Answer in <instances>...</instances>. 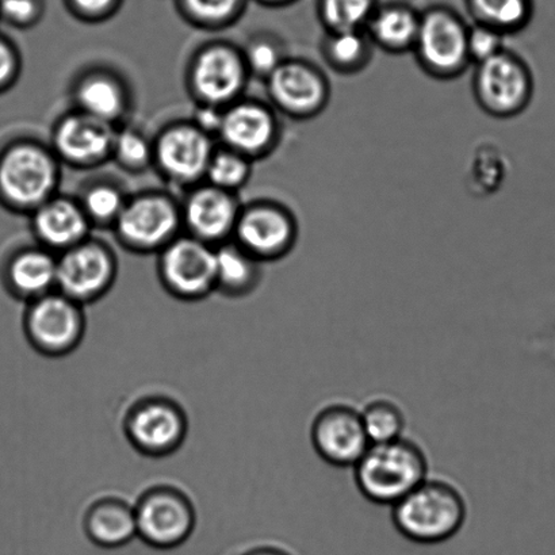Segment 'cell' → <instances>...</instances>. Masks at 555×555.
<instances>
[{"instance_id": "cell-1", "label": "cell", "mask_w": 555, "mask_h": 555, "mask_svg": "<svg viewBox=\"0 0 555 555\" xmlns=\"http://www.w3.org/2000/svg\"><path fill=\"white\" fill-rule=\"evenodd\" d=\"M466 519L467 503L461 489L446 478L433 476L391 507L397 532L424 546L453 540Z\"/></svg>"}, {"instance_id": "cell-2", "label": "cell", "mask_w": 555, "mask_h": 555, "mask_svg": "<svg viewBox=\"0 0 555 555\" xmlns=\"http://www.w3.org/2000/svg\"><path fill=\"white\" fill-rule=\"evenodd\" d=\"M352 469L359 493L390 508L431 476L426 451L406 437L370 444Z\"/></svg>"}, {"instance_id": "cell-3", "label": "cell", "mask_w": 555, "mask_h": 555, "mask_svg": "<svg viewBox=\"0 0 555 555\" xmlns=\"http://www.w3.org/2000/svg\"><path fill=\"white\" fill-rule=\"evenodd\" d=\"M469 26L454 11L435 8L421 15V26L412 52L418 65L434 79L460 78L469 67Z\"/></svg>"}, {"instance_id": "cell-4", "label": "cell", "mask_w": 555, "mask_h": 555, "mask_svg": "<svg viewBox=\"0 0 555 555\" xmlns=\"http://www.w3.org/2000/svg\"><path fill=\"white\" fill-rule=\"evenodd\" d=\"M59 178L57 156L38 144L15 145L0 160V193L16 208H40L54 197Z\"/></svg>"}, {"instance_id": "cell-5", "label": "cell", "mask_w": 555, "mask_h": 555, "mask_svg": "<svg viewBox=\"0 0 555 555\" xmlns=\"http://www.w3.org/2000/svg\"><path fill=\"white\" fill-rule=\"evenodd\" d=\"M473 92L483 112L496 118L524 113L534 96V76L524 59L503 51L476 65Z\"/></svg>"}, {"instance_id": "cell-6", "label": "cell", "mask_w": 555, "mask_h": 555, "mask_svg": "<svg viewBox=\"0 0 555 555\" xmlns=\"http://www.w3.org/2000/svg\"><path fill=\"white\" fill-rule=\"evenodd\" d=\"M24 331L27 341L41 356L67 357L86 334L83 305L59 291L46 294L27 302Z\"/></svg>"}, {"instance_id": "cell-7", "label": "cell", "mask_w": 555, "mask_h": 555, "mask_svg": "<svg viewBox=\"0 0 555 555\" xmlns=\"http://www.w3.org/2000/svg\"><path fill=\"white\" fill-rule=\"evenodd\" d=\"M134 511L138 537L159 551L182 546L197 525L192 500L173 487L149 489L134 505Z\"/></svg>"}, {"instance_id": "cell-8", "label": "cell", "mask_w": 555, "mask_h": 555, "mask_svg": "<svg viewBox=\"0 0 555 555\" xmlns=\"http://www.w3.org/2000/svg\"><path fill=\"white\" fill-rule=\"evenodd\" d=\"M124 431L140 454L163 459L182 448L189 433L188 415L167 397H145L128 411Z\"/></svg>"}, {"instance_id": "cell-9", "label": "cell", "mask_w": 555, "mask_h": 555, "mask_svg": "<svg viewBox=\"0 0 555 555\" xmlns=\"http://www.w3.org/2000/svg\"><path fill=\"white\" fill-rule=\"evenodd\" d=\"M162 285L182 301H199L216 291V248L190 236L176 237L160 251Z\"/></svg>"}, {"instance_id": "cell-10", "label": "cell", "mask_w": 555, "mask_h": 555, "mask_svg": "<svg viewBox=\"0 0 555 555\" xmlns=\"http://www.w3.org/2000/svg\"><path fill=\"white\" fill-rule=\"evenodd\" d=\"M182 211L166 194H140L125 204L116 224L118 241L130 251H162L177 237Z\"/></svg>"}, {"instance_id": "cell-11", "label": "cell", "mask_w": 555, "mask_h": 555, "mask_svg": "<svg viewBox=\"0 0 555 555\" xmlns=\"http://www.w3.org/2000/svg\"><path fill=\"white\" fill-rule=\"evenodd\" d=\"M248 76L243 52L228 43L215 42L195 54L190 65L189 85L199 105L225 108L242 95Z\"/></svg>"}, {"instance_id": "cell-12", "label": "cell", "mask_w": 555, "mask_h": 555, "mask_svg": "<svg viewBox=\"0 0 555 555\" xmlns=\"http://www.w3.org/2000/svg\"><path fill=\"white\" fill-rule=\"evenodd\" d=\"M315 454L334 467H353L370 448L359 408L331 402L315 413L310 424Z\"/></svg>"}, {"instance_id": "cell-13", "label": "cell", "mask_w": 555, "mask_h": 555, "mask_svg": "<svg viewBox=\"0 0 555 555\" xmlns=\"http://www.w3.org/2000/svg\"><path fill=\"white\" fill-rule=\"evenodd\" d=\"M266 85L278 111L294 119L318 117L328 106L330 80L307 60L286 59L266 79Z\"/></svg>"}, {"instance_id": "cell-14", "label": "cell", "mask_w": 555, "mask_h": 555, "mask_svg": "<svg viewBox=\"0 0 555 555\" xmlns=\"http://www.w3.org/2000/svg\"><path fill=\"white\" fill-rule=\"evenodd\" d=\"M116 276V258L101 243L85 241L57 258L56 291L83 307L105 296Z\"/></svg>"}, {"instance_id": "cell-15", "label": "cell", "mask_w": 555, "mask_h": 555, "mask_svg": "<svg viewBox=\"0 0 555 555\" xmlns=\"http://www.w3.org/2000/svg\"><path fill=\"white\" fill-rule=\"evenodd\" d=\"M233 235L236 244L259 262H273L296 246L298 224L285 206L264 201L241 210Z\"/></svg>"}, {"instance_id": "cell-16", "label": "cell", "mask_w": 555, "mask_h": 555, "mask_svg": "<svg viewBox=\"0 0 555 555\" xmlns=\"http://www.w3.org/2000/svg\"><path fill=\"white\" fill-rule=\"evenodd\" d=\"M215 154L210 135L193 122L162 130L154 141V163L173 183L193 184L206 176Z\"/></svg>"}, {"instance_id": "cell-17", "label": "cell", "mask_w": 555, "mask_h": 555, "mask_svg": "<svg viewBox=\"0 0 555 555\" xmlns=\"http://www.w3.org/2000/svg\"><path fill=\"white\" fill-rule=\"evenodd\" d=\"M114 125L76 111L60 119L53 130V152L67 165L91 168L113 155Z\"/></svg>"}, {"instance_id": "cell-18", "label": "cell", "mask_w": 555, "mask_h": 555, "mask_svg": "<svg viewBox=\"0 0 555 555\" xmlns=\"http://www.w3.org/2000/svg\"><path fill=\"white\" fill-rule=\"evenodd\" d=\"M219 135L227 149L253 160L274 151L281 128L271 107L257 101H236L225 107Z\"/></svg>"}, {"instance_id": "cell-19", "label": "cell", "mask_w": 555, "mask_h": 555, "mask_svg": "<svg viewBox=\"0 0 555 555\" xmlns=\"http://www.w3.org/2000/svg\"><path fill=\"white\" fill-rule=\"evenodd\" d=\"M235 194L206 184L188 195L182 211V222L190 235L214 246L235 232L241 215Z\"/></svg>"}, {"instance_id": "cell-20", "label": "cell", "mask_w": 555, "mask_h": 555, "mask_svg": "<svg viewBox=\"0 0 555 555\" xmlns=\"http://www.w3.org/2000/svg\"><path fill=\"white\" fill-rule=\"evenodd\" d=\"M91 222L80 203L63 197H52L35 210L33 228L43 247L49 251L64 253L83 243Z\"/></svg>"}, {"instance_id": "cell-21", "label": "cell", "mask_w": 555, "mask_h": 555, "mask_svg": "<svg viewBox=\"0 0 555 555\" xmlns=\"http://www.w3.org/2000/svg\"><path fill=\"white\" fill-rule=\"evenodd\" d=\"M74 100L79 112L111 125L129 108L127 87L118 76L102 69L91 70L76 81Z\"/></svg>"}, {"instance_id": "cell-22", "label": "cell", "mask_w": 555, "mask_h": 555, "mask_svg": "<svg viewBox=\"0 0 555 555\" xmlns=\"http://www.w3.org/2000/svg\"><path fill=\"white\" fill-rule=\"evenodd\" d=\"M83 526L87 538L102 548L122 547L138 537L134 505L122 499L96 500L87 509Z\"/></svg>"}, {"instance_id": "cell-23", "label": "cell", "mask_w": 555, "mask_h": 555, "mask_svg": "<svg viewBox=\"0 0 555 555\" xmlns=\"http://www.w3.org/2000/svg\"><path fill=\"white\" fill-rule=\"evenodd\" d=\"M9 292L26 302L46 296L57 287V258L47 248L25 249L5 271Z\"/></svg>"}, {"instance_id": "cell-24", "label": "cell", "mask_w": 555, "mask_h": 555, "mask_svg": "<svg viewBox=\"0 0 555 555\" xmlns=\"http://www.w3.org/2000/svg\"><path fill=\"white\" fill-rule=\"evenodd\" d=\"M421 26V15L404 4H389L375 10L366 26L374 47L391 54L412 52Z\"/></svg>"}, {"instance_id": "cell-25", "label": "cell", "mask_w": 555, "mask_h": 555, "mask_svg": "<svg viewBox=\"0 0 555 555\" xmlns=\"http://www.w3.org/2000/svg\"><path fill=\"white\" fill-rule=\"evenodd\" d=\"M259 260L236 243L216 248V291L228 297L251 294L260 282Z\"/></svg>"}, {"instance_id": "cell-26", "label": "cell", "mask_w": 555, "mask_h": 555, "mask_svg": "<svg viewBox=\"0 0 555 555\" xmlns=\"http://www.w3.org/2000/svg\"><path fill=\"white\" fill-rule=\"evenodd\" d=\"M374 48L366 30L325 31L321 54L335 73L353 75L372 62Z\"/></svg>"}, {"instance_id": "cell-27", "label": "cell", "mask_w": 555, "mask_h": 555, "mask_svg": "<svg viewBox=\"0 0 555 555\" xmlns=\"http://www.w3.org/2000/svg\"><path fill=\"white\" fill-rule=\"evenodd\" d=\"M475 24L491 27L505 37L524 30L531 20L530 0H467Z\"/></svg>"}, {"instance_id": "cell-28", "label": "cell", "mask_w": 555, "mask_h": 555, "mask_svg": "<svg viewBox=\"0 0 555 555\" xmlns=\"http://www.w3.org/2000/svg\"><path fill=\"white\" fill-rule=\"evenodd\" d=\"M370 444L388 443L405 437L406 416L399 402L378 396L359 408Z\"/></svg>"}, {"instance_id": "cell-29", "label": "cell", "mask_w": 555, "mask_h": 555, "mask_svg": "<svg viewBox=\"0 0 555 555\" xmlns=\"http://www.w3.org/2000/svg\"><path fill=\"white\" fill-rule=\"evenodd\" d=\"M377 10L375 0H320L325 31L364 30Z\"/></svg>"}, {"instance_id": "cell-30", "label": "cell", "mask_w": 555, "mask_h": 555, "mask_svg": "<svg viewBox=\"0 0 555 555\" xmlns=\"http://www.w3.org/2000/svg\"><path fill=\"white\" fill-rule=\"evenodd\" d=\"M246 3L247 0H178L184 18L208 29L231 25L238 20Z\"/></svg>"}, {"instance_id": "cell-31", "label": "cell", "mask_w": 555, "mask_h": 555, "mask_svg": "<svg viewBox=\"0 0 555 555\" xmlns=\"http://www.w3.org/2000/svg\"><path fill=\"white\" fill-rule=\"evenodd\" d=\"M251 173V160L230 149L215 151L205 178L211 186L235 193L246 184Z\"/></svg>"}, {"instance_id": "cell-32", "label": "cell", "mask_w": 555, "mask_h": 555, "mask_svg": "<svg viewBox=\"0 0 555 555\" xmlns=\"http://www.w3.org/2000/svg\"><path fill=\"white\" fill-rule=\"evenodd\" d=\"M121 190L111 183H96L86 190L83 198L80 201L81 208L89 217V220L96 222V224L107 225L116 224V221L121 215L125 204Z\"/></svg>"}, {"instance_id": "cell-33", "label": "cell", "mask_w": 555, "mask_h": 555, "mask_svg": "<svg viewBox=\"0 0 555 555\" xmlns=\"http://www.w3.org/2000/svg\"><path fill=\"white\" fill-rule=\"evenodd\" d=\"M114 159L128 171H141L154 163V143L134 129H122L114 139Z\"/></svg>"}, {"instance_id": "cell-34", "label": "cell", "mask_w": 555, "mask_h": 555, "mask_svg": "<svg viewBox=\"0 0 555 555\" xmlns=\"http://www.w3.org/2000/svg\"><path fill=\"white\" fill-rule=\"evenodd\" d=\"M243 56L249 75L264 80L287 59L282 43L271 37L255 38L248 43Z\"/></svg>"}, {"instance_id": "cell-35", "label": "cell", "mask_w": 555, "mask_h": 555, "mask_svg": "<svg viewBox=\"0 0 555 555\" xmlns=\"http://www.w3.org/2000/svg\"><path fill=\"white\" fill-rule=\"evenodd\" d=\"M505 36L491 27L475 24L467 33V53L472 64H481L505 51Z\"/></svg>"}, {"instance_id": "cell-36", "label": "cell", "mask_w": 555, "mask_h": 555, "mask_svg": "<svg viewBox=\"0 0 555 555\" xmlns=\"http://www.w3.org/2000/svg\"><path fill=\"white\" fill-rule=\"evenodd\" d=\"M0 13L11 24L30 26L41 18V0H0Z\"/></svg>"}, {"instance_id": "cell-37", "label": "cell", "mask_w": 555, "mask_h": 555, "mask_svg": "<svg viewBox=\"0 0 555 555\" xmlns=\"http://www.w3.org/2000/svg\"><path fill=\"white\" fill-rule=\"evenodd\" d=\"M70 10L85 21H102L116 13L121 0H67Z\"/></svg>"}, {"instance_id": "cell-38", "label": "cell", "mask_w": 555, "mask_h": 555, "mask_svg": "<svg viewBox=\"0 0 555 555\" xmlns=\"http://www.w3.org/2000/svg\"><path fill=\"white\" fill-rule=\"evenodd\" d=\"M224 107L214 105H199L195 108L193 124L204 133L219 135L224 119Z\"/></svg>"}, {"instance_id": "cell-39", "label": "cell", "mask_w": 555, "mask_h": 555, "mask_svg": "<svg viewBox=\"0 0 555 555\" xmlns=\"http://www.w3.org/2000/svg\"><path fill=\"white\" fill-rule=\"evenodd\" d=\"M16 69V59L8 43L0 41V87L8 85Z\"/></svg>"}, {"instance_id": "cell-40", "label": "cell", "mask_w": 555, "mask_h": 555, "mask_svg": "<svg viewBox=\"0 0 555 555\" xmlns=\"http://www.w3.org/2000/svg\"><path fill=\"white\" fill-rule=\"evenodd\" d=\"M244 555H293L285 551V548L276 547V546H259L253 548L248 553Z\"/></svg>"}, {"instance_id": "cell-41", "label": "cell", "mask_w": 555, "mask_h": 555, "mask_svg": "<svg viewBox=\"0 0 555 555\" xmlns=\"http://www.w3.org/2000/svg\"><path fill=\"white\" fill-rule=\"evenodd\" d=\"M258 2L268 5H285L287 3H292L293 0H258Z\"/></svg>"}]
</instances>
